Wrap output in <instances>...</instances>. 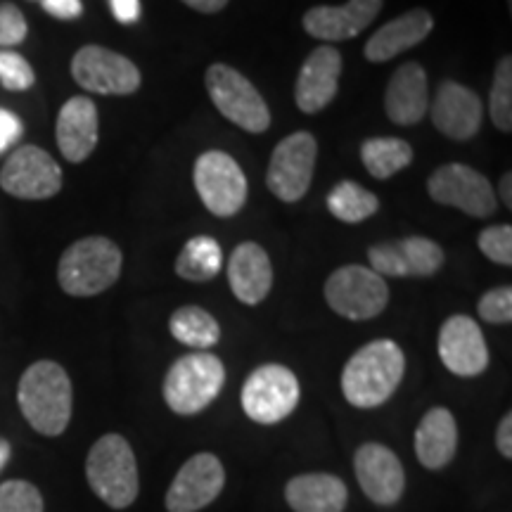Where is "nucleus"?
<instances>
[{
  "label": "nucleus",
  "mask_w": 512,
  "mask_h": 512,
  "mask_svg": "<svg viewBox=\"0 0 512 512\" xmlns=\"http://www.w3.org/2000/svg\"><path fill=\"white\" fill-rule=\"evenodd\" d=\"M489 117L498 131H512V57L505 55L496 64L494 83L489 93Z\"/></svg>",
  "instance_id": "obj_31"
},
{
  "label": "nucleus",
  "mask_w": 512,
  "mask_h": 512,
  "mask_svg": "<svg viewBox=\"0 0 512 512\" xmlns=\"http://www.w3.org/2000/svg\"><path fill=\"white\" fill-rule=\"evenodd\" d=\"M496 446H498V451L503 453V458H512V415L510 413L505 415V418L501 420V425H498Z\"/></svg>",
  "instance_id": "obj_40"
},
{
  "label": "nucleus",
  "mask_w": 512,
  "mask_h": 512,
  "mask_svg": "<svg viewBox=\"0 0 512 512\" xmlns=\"http://www.w3.org/2000/svg\"><path fill=\"white\" fill-rule=\"evenodd\" d=\"M192 181L204 207L219 219H230L245 207L249 192L247 176L228 152L207 150L197 157Z\"/></svg>",
  "instance_id": "obj_7"
},
{
  "label": "nucleus",
  "mask_w": 512,
  "mask_h": 512,
  "mask_svg": "<svg viewBox=\"0 0 512 512\" xmlns=\"http://www.w3.org/2000/svg\"><path fill=\"white\" fill-rule=\"evenodd\" d=\"M169 330L174 339L195 351H207L219 344L221 325L207 309L200 306H181L171 313Z\"/></svg>",
  "instance_id": "obj_27"
},
{
  "label": "nucleus",
  "mask_w": 512,
  "mask_h": 512,
  "mask_svg": "<svg viewBox=\"0 0 512 512\" xmlns=\"http://www.w3.org/2000/svg\"><path fill=\"white\" fill-rule=\"evenodd\" d=\"M226 484L221 460L214 453H197L185 463L166 491V510L197 512L214 503Z\"/></svg>",
  "instance_id": "obj_15"
},
{
  "label": "nucleus",
  "mask_w": 512,
  "mask_h": 512,
  "mask_svg": "<svg viewBox=\"0 0 512 512\" xmlns=\"http://www.w3.org/2000/svg\"><path fill=\"white\" fill-rule=\"evenodd\" d=\"M432 124L441 136L451 140H470L479 133L484 117L482 98L458 81H444L434 95Z\"/></svg>",
  "instance_id": "obj_20"
},
{
  "label": "nucleus",
  "mask_w": 512,
  "mask_h": 512,
  "mask_svg": "<svg viewBox=\"0 0 512 512\" xmlns=\"http://www.w3.org/2000/svg\"><path fill=\"white\" fill-rule=\"evenodd\" d=\"M285 498L294 512H342L347 508V484L335 475L311 472L287 482Z\"/></svg>",
  "instance_id": "obj_26"
},
{
  "label": "nucleus",
  "mask_w": 512,
  "mask_h": 512,
  "mask_svg": "<svg viewBox=\"0 0 512 512\" xmlns=\"http://www.w3.org/2000/svg\"><path fill=\"white\" fill-rule=\"evenodd\" d=\"M29 24L15 3H0V48H17L27 41Z\"/></svg>",
  "instance_id": "obj_36"
},
{
  "label": "nucleus",
  "mask_w": 512,
  "mask_h": 512,
  "mask_svg": "<svg viewBox=\"0 0 512 512\" xmlns=\"http://www.w3.org/2000/svg\"><path fill=\"white\" fill-rule=\"evenodd\" d=\"M19 136H22V121H19L15 112L0 107V152H5L10 145H15Z\"/></svg>",
  "instance_id": "obj_37"
},
{
  "label": "nucleus",
  "mask_w": 512,
  "mask_h": 512,
  "mask_svg": "<svg viewBox=\"0 0 512 512\" xmlns=\"http://www.w3.org/2000/svg\"><path fill=\"white\" fill-rule=\"evenodd\" d=\"M55 138L62 157L72 164L86 162L98 147L100 117L98 105L86 95H74L60 107Z\"/></svg>",
  "instance_id": "obj_21"
},
{
  "label": "nucleus",
  "mask_w": 512,
  "mask_h": 512,
  "mask_svg": "<svg viewBox=\"0 0 512 512\" xmlns=\"http://www.w3.org/2000/svg\"><path fill=\"white\" fill-rule=\"evenodd\" d=\"M339 76H342V55L337 48H313L299 69L294 83V102L304 114H318L337 98Z\"/></svg>",
  "instance_id": "obj_19"
},
{
  "label": "nucleus",
  "mask_w": 512,
  "mask_h": 512,
  "mask_svg": "<svg viewBox=\"0 0 512 512\" xmlns=\"http://www.w3.org/2000/svg\"><path fill=\"white\" fill-rule=\"evenodd\" d=\"M508 3H512V0H508Z\"/></svg>",
  "instance_id": "obj_45"
},
{
  "label": "nucleus",
  "mask_w": 512,
  "mask_h": 512,
  "mask_svg": "<svg viewBox=\"0 0 512 512\" xmlns=\"http://www.w3.org/2000/svg\"><path fill=\"white\" fill-rule=\"evenodd\" d=\"M439 358L458 377H477L489 368V347L475 318L456 313L441 325Z\"/></svg>",
  "instance_id": "obj_16"
},
{
  "label": "nucleus",
  "mask_w": 512,
  "mask_h": 512,
  "mask_svg": "<svg viewBox=\"0 0 512 512\" xmlns=\"http://www.w3.org/2000/svg\"><path fill=\"white\" fill-rule=\"evenodd\" d=\"M0 512H43L41 491L24 479H10L0 486Z\"/></svg>",
  "instance_id": "obj_32"
},
{
  "label": "nucleus",
  "mask_w": 512,
  "mask_h": 512,
  "mask_svg": "<svg viewBox=\"0 0 512 512\" xmlns=\"http://www.w3.org/2000/svg\"><path fill=\"white\" fill-rule=\"evenodd\" d=\"M110 8L121 24H136L140 19V0H110Z\"/></svg>",
  "instance_id": "obj_39"
},
{
  "label": "nucleus",
  "mask_w": 512,
  "mask_h": 512,
  "mask_svg": "<svg viewBox=\"0 0 512 512\" xmlns=\"http://www.w3.org/2000/svg\"><path fill=\"white\" fill-rule=\"evenodd\" d=\"M72 76L83 91L98 95H133L143 83L136 62L117 50L83 46L72 57Z\"/></svg>",
  "instance_id": "obj_13"
},
{
  "label": "nucleus",
  "mask_w": 512,
  "mask_h": 512,
  "mask_svg": "<svg viewBox=\"0 0 512 512\" xmlns=\"http://www.w3.org/2000/svg\"><path fill=\"white\" fill-rule=\"evenodd\" d=\"M0 83L5 91H29L36 83V72L27 57L15 50H0Z\"/></svg>",
  "instance_id": "obj_33"
},
{
  "label": "nucleus",
  "mask_w": 512,
  "mask_h": 512,
  "mask_svg": "<svg viewBox=\"0 0 512 512\" xmlns=\"http://www.w3.org/2000/svg\"><path fill=\"white\" fill-rule=\"evenodd\" d=\"M406 373V356L392 339H375L349 358L342 370V392L351 406L377 408L392 399Z\"/></svg>",
  "instance_id": "obj_2"
},
{
  "label": "nucleus",
  "mask_w": 512,
  "mask_h": 512,
  "mask_svg": "<svg viewBox=\"0 0 512 512\" xmlns=\"http://www.w3.org/2000/svg\"><path fill=\"white\" fill-rule=\"evenodd\" d=\"M430 110L427 72L420 62H406L396 69L384 91V112L396 126H415Z\"/></svg>",
  "instance_id": "obj_22"
},
{
  "label": "nucleus",
  "mask_w": 512,
  "mask_h": 512,
  "mask_svg": "<svg viewBox=\"0 0 512 512\" xmlns=\"http://www.w3.org/2000/svg\"><path fill=\"white\" fill-rule=\"evenodd\" d=\"M29 3H38V0H29Z\"/></svg>",
  "instance_id": "obj_44"
},
{
  "label": "nucleus",
  "mask_w": 512,
  "mask_h": 512,
  "mask_svg": "<svg viewBox=\"0 0 512 512\" xmlns=\"http://www.w3.org/2000/svg\"><path fill=\"white\" fill-rule=\"evenodd\" d=\"M124 266L119 245L105 235L76 240L60 256L57 283L69 297H95L117 283Z\"/></svg>",
  "instance_id": "obj_3"
},
{
  "label": "nucleus",
  "mask_w": 512,
  "mask_h": 512,
  "mask_svg": "<svg viewBox=\"0 0 512 512\" xmlns=\"http://www.w3.org/2000/svg\"><path fill=\"white\" fill-rule=\"evenodd\" d=\"M10 453H12V448H10V441L0 439V470H3V467L8 465V460H10Z\"/></svg>",
  "instance_id": "obj_43"
},
{
  "label": "nucleus",
  "mask_w": 512,
  "mask_h": 512,
  "mask_svg": "<svg viewBox=\"0 0 512 512\" xmlns=\"http://www.w3.org/2000/svg\"><path fill=\"white\" fill-rule=\"evenodd\" d=\"M370 268L382 278H430L444 266L446 254L439 242L422 235L377 242L368 249Z\"/></svg>",
  "instance_id": "obj_14"
},
{
  "label": "nucleus",
  "mask_w": 512,
  "mask_h": 512,
  "mask_svg": "<svg viewBox=\"0 0 512 512\" xmlns=\"http://www.w3.org/2000/svg\"><path fill=\"white\" fill-rule=\"evenodd\" d=\"M477 247L498 266H512V226H489L479 233Z\"/></svg>",
  "instance_id": "obj_34"
},
{
  "label": "nucleus",
  "mask_w": 512,
  "mask_h": 512,
  "mask_svg": "<svg viewBox=\"0 0 512 512\" xmlns=\"http://www.w3.org/2000/svg\"><path fill=\"white\" fill-rule=\"evenodd\" d=\"M223 268V249L209 235H195L185 242L176 259V273L190 283H209Z\"/></svg>",
  "instance_id": "obj_29"
},
{
  "label": "nucleus",
  "mask_w": 512,
  "mask_h": 512,
  "mask_svg": "<svg viewBox=\"0 0 512 512\" xmlns=\"http://www.w3.org/2000/svg\"><path fill=\"white\" fill-rule=\"evenodd\" d=\"M299 394V380L290 368L266 363L242 384V411L259 425H275L294 413Z\"/></svg>",
  "instance_id": "obj_9"
},
{
  "label": "nucleus",
  "mask_w": 512,
  "mask_h": 512,
  "mask_svg": "<svg viewBox=\"0 0 512 512\" xmlns=\"http://www.w3.org/2000/svg\"><path fill=\"white\" fill-rule=\"evenodd\" d=\"M477 311L482 320L491 325H508L512 320V287L501 285L484 292L479 299Z\"/></svg>",
  "instance_id": "obj_35"
},
{
  "label": "nucleus",
  "mask_w": 512,
  "mask_h": 512,
  "mask_svg": "<svg viewBox=\"0 0 512 512\" xmlns=\"http://www.w3.org/2000/svg\"><path fill=\"white\" fill-rule=\"evenodd\" d=\"M181 3L188 5V8L202 12V15H216V12H221L230 0H181Z\"/></svg>",
  "instance_id": "obj_41"
},
{
  "label": "nucleus",
  "mask_w": 512,
  "mask_h": 512,
  "mask_svg": "<svg viewBox=\"0 0 512 512\" xmlns=\"http://www.w3.org/2000/svg\"><path fill=\"white\" fill-rule=\"evenodd\" d=\"M226 368L209 351L181 356L164 377V401L178 415H197L221 394Z\"/></svg>",
  "instance_id": "obj_5"
},
{
  "label": "nucleus",
  "mask_w": 512,
  "mask_h": 512,
  "mask_svg": "<svg viewBox=\"0 0 512 512\" xmlns=\"http://www.w3.org/2000/svg\"><path fill=\"white\" fill-rule=\"evenodd\" d=\"M432 29L434 19L430 12L425 8H413L377 29L366 43L363 55H366L368 62H389L396 55H401L403 50L425 41L432 34Z\"/></svg>",
  "instance_id": "obj_24"
},
{
  "label": "nucleus",
  "mask_w": 512,
  "mask_h": 512,
  "mask_svg": "<svg viewBox=\"0 0 512 512\" xmlns=\"http://www.w3.org/2000/svg\"><path fill=\"white\" fill-rule=\"evenodd\" d=\"M38 3L43 5V10H46L50 17L64 19V22H69V19H79L83 12L81 0H38Z\"/></svg>",
  "instance_id": "obj_38"
},
{
  "label": "nucleus",
  "mask_w": 512,
  "mask_h": 512,
  "mask_svg": "<svg viewBox=\"0 0 512 512\" xmlns=\"http://www.w3.org/2000/svg\"><path fill=\"white\" fill-rule=\"evenodd\" d=\"M384 0H349L344 5H316L302 17L304 31L318 41L339 43L356 38L380 15Z\"/></svg>",
  "instance_id": "obj_17"
},
{
  "label": "nucleus",
  "mask_w": 512,
  "mask_h": 512,
  "mask_svg": "<svg viewBox=\"0 0 512 512\" xmlns=\"http://www.w3.org/2000/svg\"><path fill=\"white\" fill-rule=\"evenodd\" d=\"M318 143L309 131H297L275 145L266 171L268 190L280 202L294 204L309 192L316 171Z\"/></svg>",
  "instance_id": "obj_10"
},
{
  "label": "nucleus",
  "mask_w": 512,
  "mask_h": 512,
  "mask_svg": "<svg viewBox=\"0 0 512 512\" xmlns=\"http://www.w3.org/2000/svg\"><path fill=\"white\" fill-rule=\"evenodd\" d=\"M17 403L24 420L43 437H60L72 420V380L55 361H36L17 384Z\"/></svg>",
  "instance_id": "obj_1"
},
{
  "label": "nucleus",
  "mask_w": 512,
  "mask_h": 512,
  "mask_svg": "<svg viewBox=\"0 0 512 512\" xmlns=\"http://www.w3.org/2000/svg\"><path fill=\"white\" fill-rule=\"evenodd\" d=\"M204 83L216 110L242 131L266 133L271 128V110L264 95L256 91L254 83L238 69L223 62L211 64Z\"/></svg>",
  "instance_id": "obj_6"
},
{
  "label": "nucleus",
  "mask_w": 512,
  "mask_h": 512,
  "mask_svg": "<svg viewBox=\"0 0 512 512\" xmlns=\"http://www.w3.org/2000/svg\"><path fill=\"white\" fill-rule=\"evenodd\" d=\"M62 169L38 145H22L5 159L0 169V188L17 200H50L62 190Z\"/></svg>",
  "instance_id": "obj_12"
},
{
  "label": "nucleus",
  "mask_w": 512,
  "mask_h": 512,
  "mask_svg": "<svg viewBox=\"0 0 512 512\" xmlns=\"http://www.w3.org/2000/svg\"><path fill=\"white\" fill-rule=\"evenodd\" d=\"M361 159L366 171L377 181H389V178L408 169L413 162V147L403 138L380 136L368 138L361 145Z\"/></svg>",
  "instance_id": "obj_28"
},
{
  "label": "nucleus",
  "mask_w": 512,
  "mask_h": 512,
  "mask_svg": "<svg viewBox=\"0 0 512 512\" xmlns=\"http://www.w3.org/2000/svg\"><path fill=\"white\" fill-rule=\"evenodd\" d=\"M328 209L342 223H363L380 209V197L356 181H339L328 195Z\"/></svg>",
  "instance_id": "obj_30"
},
{
  "label": "nucleus",
  "mask_w": 512,
  "mask_h": 512,
  "mask_svg": "<svg viewBox=\"0 0 512 512\" xmlns=\"http://www.w3.org/2000/svg\"><path fill=\"white\" fill-rule=\"evenodd\" d=\"M356 479L363 494L377 505H394L406 489V472L392 448L375 444H363L354 456Z\"/></svg>",
  "instance_id": "obj_18"
},
{
  "label": "nucleus",
  "mask_w": 512,
  "mask_h": 512,
  "mask_svg": "<svg viewBox=\"0 0 512 512\" xmlns=\"http://www.w3.org/2000/svg\"><path fill=\"white\" fill-rule=\"evenodd\" d=\"M427 192L437 204L453 207L475 219H489L498 209L496 192L489 178L460 162L439 166L427 181Z\"/></svg>",
  "instance_id": "obj_11"
},
{
  "label": "nucleus",
  "mask_w": 512,
  "mask_h": 512,
  "mask_svg": "<svg viewBox=\"0 0 512 512\" xmlns=\"http://www.w3.org/2000/svg\"><path fill=\"white\" fill-rule=\"evenodd\" d=\"M498 192H501L505 209H512V176L510 171H505L501 178V185H498Z\"/></svg>",
  "instance_id": "obj_42"
},
{
  "label": "nucleus",
  "mask_w": 512,
  "mask_h": 512,
  "mask_svg": "<svg viewBox=\"0 0 512 512\" xmlns=\"http://www.w3.org/2000/svg\"><path fill=\"white\" fill-rule=\"evenodd\" d=\"M458 451V422L448 408H430L415 430V456L427 470H441Z\"/></svg>",
  "instance_id": "obj_25"
},
{
  "label": "nucleus",
  "mask_w": 512,
  "mask_h": 512,
  "mask_svg": "<svg viewBox=\"0 0 512 512\" xmlns=\"http://www.w3.org/2000/svg\"><path fill=\"white\" fill-rule=\"evenodd\" d=\"M325 302L342 318L370 320L387 309V280L368 266H342L325 280Z\"/></svg>",
  "instance_id": "obj_8"
},
{
  "label": "nucleus",
  "mask_w": 512,
  "mask_h": 512,
  "mask_svg": "<svg viewBox=\"0 0 512 512\" xmlns=\"http://www.w3.org/2000/svg\"><path fill=\"white\" fill-rule=\"evenodd\" d=\"M86 479L102 503L124 510L138 498L140 479L136 453L121 434H105L86 458Z\"/></svg>",
  "instance_id": "obj_4"
},
{
  "label": "nucleus",
  "mask_w": 512,
  "mask_h": 512,
  "mask_svg": "<svg viewBox=\"0 0 512 512\" xmlns=\"http://www.w3.org/2000/svg\"><path fill=\"white\" fill-rule=\"evenodd\" d=\"M228 283L238 302L261 304L271 294L273 264L271 256L256 242H242L228 259Z\"/></svg>",
  "instance_id": "obj_23"
}]
</instances>
